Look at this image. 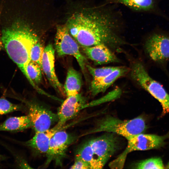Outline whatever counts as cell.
Returning <instances> with one entry per match:
<instances>
[{"label":"cell","mask_w":169,"mask_h":169,"mask_svg":"<svg viewBox=\"0 0 169 169\" xmlns=\"http://www.w3.org/2000/svg\"><path fill=\"white\" fill-rule=\"evenodd\" d=\"M66 25L70 35L83 47L103 44L115 48L125 44L116 33L112 16L102 9L74 14Z\"/></svg>","instance_id":"obj_1"},{"label":"cell","mask_w":169,"mask_h":169,"mask_svg":"<svg viewBox=\"0 0 169 169\" xmlns=\"http://www.w3.org/2000/svg\"><path fill=\"white\" fill-rule=\"evenodd\" d=\"M12 21L3 28L0 33L3 46L30 82L27 67L31 61V49L39 41L38 38L33 29L20 18Z\"/></svg>","instance_id":"obj_2"},{"label":"cell","mask_w":169,"mask_h":169,"mask_svg":"<svg viewBox=\"0 0 169 169\" xmlns=\"http://www.w3.org/2000/svg\"><path fill=\"white\" fill-rule=\"evenodd\" d=\"M146 129L145 121L140 116L131 120H122L108 116L101 120L95 129L86 134L106 132L120 135L127 140L133 136L144 133Z\"/></svg>","instance_id":"obj_3"},{"label":"cell","mask_w":169,"mask_h":169,"mask_svg":"<svg viewBox=\"0 0 169 169\" xmlns=\"http://www.w3.org/2000/svg\"><path fill=\"white\" fill-rule=\"evenodd\" d=\"M132 79L142 88L148 92L161 104L162 115L169 113V95L159 82L152 78L141 63L135 62L131 69Z\"/></svg>","instance_id":"obj_4"},{"label":"cell","mask_w":169,"mask_h":169,"mask_svg":"<svg viewBox=\"0 0 169 169\" xmlns=\"http://www.w3.org/2000/svg\"><path fill=\"white\" fill-rule=\"evenodd\" d=\"M166 137L140 133L128 139L127 145L123 151L109 165L111 168H122L127 155L136 151H145L157 148L162 146Z\"/></svg>","instance_id":"obj_5"},{"label":"cell","mask_w":169,"mask_h":169,"mask_svg":"<svg viewBox=\"0 0 169 169\" xmlns=\"http://www.w3.org/2000/svg\"><path fill=\"white\" fill-rule=\"evenodd\" d=\"M55 47L58 56L69 55L74 57L84 74L85 75L87 59L81 53L78 44L69 33L66 25L57 26Z\"/></svg>","instance_id":"obj_6"},{"label":"cell","mask_w":169,"mask_h":169,"mask_svg":"<svg viewBox=\"0 0 169 169\" xmlns=\"http://www.w3.org/2000/svg\"><path fill=\"white\" fill-rule=\"evenodd\" d=\"M89 141L94 155V169H102L116 151L117 139L114 133H108Z\"/></svg>","instance_id":"obj_7"},{"label":"cell","mask_w":169,"mask_h":169,"mask_svg":"<svg viewBox=\"0 0 169 169\" xmlns=\"http://www.w3.org/2000/svg\"><path fill=\"white\" fill-rule=\"evenodd\" d=\"M75 140V137L64 129L57 132L50 140L46 154L47 159L45 166H47L52 161L57 165H61L68 147Z\"/></svg>","instance_id":"obj_8"},{"label":"cell","mask_w":169,"mask_h":169,"mask_svg":"<svg viewBox=\"0 0 169 169\" xmlns=\"http://www.w3.org/2000/svg\"><path fill=\"white\" fill-rule=\"evenodd\" d=\"M28 114L35 132L44 131L58 121L57 114L33 101H27Z\"/></svg>","instance_id":"obj_9"},{"label":"cell","mask_w":169,"mask_h":169,"mask_svg":"<svg viewBox=\"0 0 169 169\" xmlns=\"http://www.w3.org/2000/svg\"><path fill=\"white\" fill-rule=\"evenodd\" d=\"M145 51L153 61L163 62L169 59V37L165 35L154 34L146 40Z\"/></svg>","instance_id":"obj_10"},{"label":"cell","mask_w":169,"mask_h":169,"mask_svg":"<svg viewBox=\"0 0 169 169\" xmlns=\"http://www.w3.org/2000/svg\"><path fill=\"white\" fill-rule=\"evenodd\" d=\"M67 96L62 101L57 113V123L61 125H65L67 121L76 116L86 104V99L79 93Z\"/></svg>","instance_id":"obj_11"},{"label":"cell","mask_w":169,"mask_h":169,"mask_svg":"<svg viewBox=\"0 0 169 169\" xmlns=\"http://www.w3.org/2000/svg\"><path fill=\"white\" fill-rule=\"evenodd\" d=\"M55 49L51 44L44 48L42 61V69L50 85L58 93L65 94L62 84L56 75L54 67Z\"/></svg>","instance_id":"obj_12"},{"label":"cell","mask_w":169,"mask_h":169,"mask_svg":"<svg viewBox=\"0 0 169 169\" xmlns=\"http://www.w3.org/2000/svg\"><path fill=\"white\" fill-rule=\"evenodd\" d=\"M70 126L68 125H61L57 123L52 128L41 132H35L33 136L25 142V145L41 153H47L50 140L58 131L64 130Z\"/></svg>","instance_id":"obj_13"},{"label":"cell","mask_w":169,"mask_h":169,"mask_svg":"<svg viewBox=\"0 0 169 169\" xmlns=\"http://www.w3.org/2000/svg\"><path fill=\"white\" fill-rule=\"evenodd\" d=\"M83 51L88 58L96 65L118 63L120 60L108 47L103 44L83 47Z\"/></svg>","instance_id":"obj_14"},{"label":"cell","mask_w":169,"mask_h":169,"mask_svg":"<svg viewBox=\"0 0 169 169\" xmlns=\"http://www.w3.org/2000/svg\"><path fill=\"white\" fill-rule=\"evenodd\" d=\"M128 71L129 69L125 67H119L106 76L93 79L90 89L91 95L94 96L104 92L118 79L124 75Z\"/></svg>","instance_id":"obj_15"},{"label":"cell","mask_w":169,"mask_h":169,"mask_svg":"<svg viewBox=\"0 0 169 169\" xmlns=\"http://www.w3.org/2000/svg\"><path fill=\"white\" fill-rule=\"evenodd\" d=\"M32 127L28 115L9 117L0 125V131H18Z\"/></svg>","instance_id":"obj_16"},{"label":"cell","mask_w":169,"mask_h":169,"mask_svg":"<svg viewBox=\"0 0 169 169\" xmlns=\"http://www.w3.org/2000/svg\"><path fill=\"white\" fill-rule=\"evenodd\" d=\"M82 85V79L80 74L73 68H69L63 87L67 96L79 93Z\"/></svg>","instance_id":"obj_17"},{"label":"cell","mask_w":169,"mask_h":169,"mask_svg":"<svg viewBox=\"0 0 169 169\" xmlns=\"http://www.w3.org/2000/svg\"><path fill=\"white\" fill-rule=\"evenodd\" d=\"M107 3L123 4L133 9L140 11H147L152 9L154 0H105Z\"/></svg>","instance_id":"obj_18"},{"label":"cell","mask_w":169,"mask_h":169,"mask_svg":"<svg viewBox=\"0 0 169 169\" xmlns=\"http://www.w3.org/2000/svg\"><path fill=\"white\" fill-rule=\"evenodd\" d=\"M75 156L80 158L87 163L90 169H94V155L90 141L84 144L78 150Z\"/></svg>","instance_id":"obj_19"},{"label":"cell","mask_w":169,"mask_h":169,"mask_svg":"<svg viewBox=\"0 0 169 169\" xmlns=\"http://www.w3.org/2000/svg\"><path fill=\"white\" fill-rule=\"evenodd\" d=\"M119 67L109 66L95 68L87 64L86 69L93 77V79L101 78L111 74Z\"/></svg>","instance_id":"obj_20"},{"label":"cell","mask_w":169,"mask_h":169,"mask_svg":"<svg viewBox=\"0 0 169 169\" xmlns=\"http://www.w3.org/2000/svg\"><path fill=\"white\" fill-rule=\"evenodd\" d=\"M136 169H163L162 161L160 158H152L145 160L135 165Z\"/></svg>","instance_id":"obj_21"},{"label":"cell","mask_w":169,"mask_h":169,"mask_svg":"<svg viewBox=\"0 0 169 169\" xmlns=\"http://www.w3.org/2000/svg\"><path fill=\"white\" fill-rule=\"evenodd\" d=\"M23 109L20 105L12 103L3 98H0V115Z\"/></svg>","instance_id":"obj_22"},{"label":"cell","mask_w":169,"mask_h":169,"mask_svg":"<svg viewBox=\"0 0 169 169\" xmlns=\"http://www.w3.org/2000/svg\"><path fill=\"white\" fill-rule=\"evenodd\" d=\"M44 48L38 41L32 47L30 52L31 61L39 65L42 68V61Z\"/></svg>","instance_id":"obj_23"},{"label":"cell","mask_w":169,"mask_h":169,"mask_svg":"<svg viewBox=\"0 0 169 169\" xmlns=\"http://www.w3.org/2000/svg\"><path fill=\"white\" fill-rule=\"evenodd\" d=\"M121 91L119 89H116L112 91L105 96L104 97L98 100H95L91 102L88 104H85L83 108H86L89 107L97 105L100 103L104 102L109 101L115 99L116 98H118L121 94Z\"/></svg>","instance_id":"obj_24"},{"label":"cell","mask_w":169,"mask_h":169,"mask_svg":"<svg viewBox=\"0 0 169 169\" xmlns=\"http://www.w3.org/2000/svg\"><path fill=\"white\" fill-rule=\"evenodd\" d=\"M70 168L73 169H90V166L87 163L77 156H75L74 162Z\"/></svg>","instance_id":"obj_25"},{"label":"cell","mask_w":169,"mask_h":169,"mask_svg":"<svg viewBox=\"0 0 169 169\" xmlns=\"http://www.w3.org/2000/svg\"><path fill=\"white\" fill-rule=\"evenodd\" d=\"M3 46V43L1 39V36L0 34V51L1 50L2 47Z\"/></svg>","instance_id":"obj_26"},{"label":"cell","mask_w":169,"mask_h":169,"mask_svg":"<svg viewBox=\"0 0 169 169\" xmlns=\"http://www.w3.org/2000/svg\"><path fill=\"white\" fill-rule=\"evenodd\" d=\"M3 156H2L0 154V161L2 159H3Z\"/></svg>","instance_id":"obj_27"},{"label":"cell","mask_w":169,"mask_h":169,"mask_svg":"<svg viewBox=\"0 0 169 169\" xmlns=\"http://www.w3.org/2000/svg\"><path fill=\"white\" fill-rule=\"evenodd\" d=\"M167 168H169V163H168V164L167 165Z\"/></svg>","instance_id":"obj_28"}]
</instances>
